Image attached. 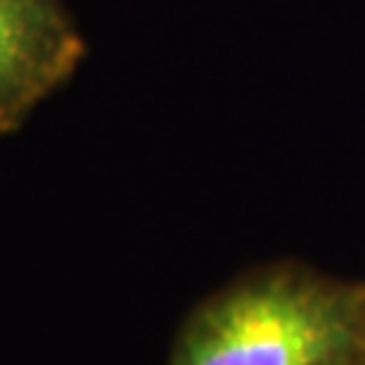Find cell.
<instances>
[{
  "instance_id": "cell-2",
  "label": "cell",
  "mask_w": 365,
  "mask_h": 365,
  "mask_svg": "<svg viewBox=\"0 0 365 365\" xmlns=\"http://www.w3.org/2000/svg\"><path fill=\"white\" fill-rule=\"evenodd\" d=\"M87 43L63 0H0V135L76 73Z\"/></svg>"
},
{
  "instance_id": "cell-1",
  "label": "cell",
  "mask_w": 365,
  "mask_h": 365,
  "mask_svg": "<svg viewBox=\"0 0 365 365\" xmlns=\"http://www.w3.org/2000/svg\"><path fill=\"white\" fill-rule=\"evenodd\" d=\"M165 365H365V282L255 268L187 314Z\"/></svg>"
}]
</instances>
